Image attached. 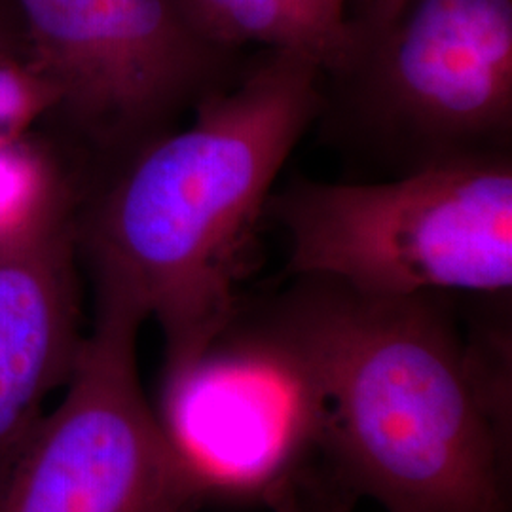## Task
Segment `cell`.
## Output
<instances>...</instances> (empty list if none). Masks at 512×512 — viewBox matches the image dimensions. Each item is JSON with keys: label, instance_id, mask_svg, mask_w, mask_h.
Wrapping results in <instances>:
<instances>
[{"label": "cell", "instance_id": "1", "mask_svg": "<svg viewBox=\"0 0 512 512\" xmlns=\"http://www.w3.org/2000/svg\"><path fill=\"white\" fill-rule=\"evenodd\" d=\"M461 294H370L293 277L228 329L306 385L319 469L384 512H512L511 330Z\"/></svg>", "mask_w": 512, "mask_h": 512}, {"label": "cell", "instance_id": "2", "mask_svg": "<svg viewBox=\"0 0 512 512\" xmlns=\"http://www.w3.org/2000/svg\"><path fill=\"white\" fill-rule=\"evenodd\" d=\"M323 78L306 55L262 50L78 215L92 274L124 283L162 329L164 370L192 363L236 317L275 181L323 112Z\"/></svg>", "mask_w": 512, "mask_h": 512}, {"label": "cell", "instance_id": "3", "mask_svg": "<svg viewBox=\"0 0 512 512\" xmlns=\"http://www.w3.org/2000/svg\"><path fill=\"white\" fill-rule=\"evenodd\" d=\"M291 277L389 296H507L512 156L427 165L385 183L298 179L268 200Z\"/></svg>", "mask_w": 512, "mask_h": 512}, {"label": "cell", "instance_id": "4", "mask_svg": "<svg viewBox=\"0 0 512 512\" xmlns=\"http://www.w3.org/2000/svg\"><path fill=\"white\" fill-rule=\"evenodd\" d=\"M92 275V329L61 403L38 418L0 476V512H194L211 497L141 384L147 310L118 279Z\"/></svg>", "mask_w": 512, "mask_h": 512}, {"label": "cell", "instance_id": "5", "mask_svg": "<svg viewBox=\"0 0 512 512\" xmlns=\"http://www.w3.org/2000/svg\"><path fill=\"white\" fill-rule=\"evenodd\" d=\"M330 78L404 173L511 154L512 0H393Z\"/></svg>", "mask_w": 512, "mask_h": 512}, {"label": "cell", "instance_id": "6", "mask_svg": "<svg viewBox=\"0 0 512 512\" xmlns=\"http://www.w3.org/2000/svg\"><path fill=\"white\" fill-rule=\"evenodd\" d=\"M27 52L93 145L129 152L238 80L247 61L190 0H10Z\"/></svg>", "mask_w": 512, "mask_h": 512}, {"label": "cell", "instance_id": "7", "mask_svg": "<svg viewBox=\"0 0 512 512\" xmlns=\"http://www.w3.org/2000/svg\"><path fill=\"white\" fill-rule=\"evenodd\" d=\"M156 410L211 499L268 505L319 465L306 385L274 351L234 330L192 363L164 370Z\"/></svg>", "mask_w": 512, "mask_h": 512}, {"label": "cell", "instance_id": "8", "mask_svg": "<svg viewBox=\"0 0 512 512\" xmlns=\"http://www.w3.org/2000/svg\"><path fill=\"white\" fill-rule=\"evenodd\" d=\"M78 205L54 207L25 236L0 243V476L67 384L84 340Z\"/></svg>", "mask_w": 512, "mask_h": 512}, {"label": "cell", "instance_id": "9", "mask_svg": "<svg viewBox=\"0 0 512 512\" xmlns=\"http://www.w3.org/2000/svg\"><path fill=\"white\" fill-rule=\"evenodd\" d=\"M190 6L222 44L306 55L325 76L340 73L353 50L349 0H190Z\"/></svg>", "mask_w": 512, "mask_h": 512}, {"label": "cell", "instance_id": "10", "mask_svg": "<svg viewBox=\"0 0 512 512\" xmlns=\"http://www.w3.org/2000/svg\"><path fill=\"white\" fill-rule=\"evenodd\" d=\"M71 196L59 162L29 137L0 147V243L25 236Z\"/></svg>", "mask_w": 512, "mask_h": 512}, {"label": "cell", "instance_id": "11", "mask_svg": "<svg viewBox=\"0 0 512 512\" xmlns=\"http://www.w3.org/2000/svg\"><path fill=\"white\" fill-rule=\"evenodd\" d=\"M57 112V93L27 52L23 35L0 38V147L27 137Z\"/></svg>", "mask_w": 512, "mask_h": 512}, {"label": "cell", "instance_id": "12", "mask_svg": "<svg viewBox=\"0 0 512 512\" xmlns=\"http://www.w3.org/2000/svg\"><path fill=\"white\" fill-rule=\"evenodd\" d=\"M357 501L319 469L296 478L268 503L272 512H355Z\"/></svg>", "mask_w": 512, "mask_h": 512}, {"label": "cell", "instance_id": "13", "mask_svg": "<svg viewBox=\"0 0 512 512\" xmlns=\"http://www.w3.org/2000/svg\"><path fill=\"white\" fill-rule=\"evenodd\" d=\"M393 0H349V25L353 31H361L382 18Z\"/></svg>", "mask_w": 512, "mask_h": 512}, {"label": "cell", "instance_id": "14", "mask_svg": "<svg viewBox=\"0 0 512 512\" xmlns=\"http://www.w3.org/2000/svg\"><path fill=\"white\" fill-rule=\"evenodd\" d=\"M19 33L21 29L10 0H0V38L14 37Z\"/></svg>", "mask_w": 512, "mask_h": 512}]
</instances>
